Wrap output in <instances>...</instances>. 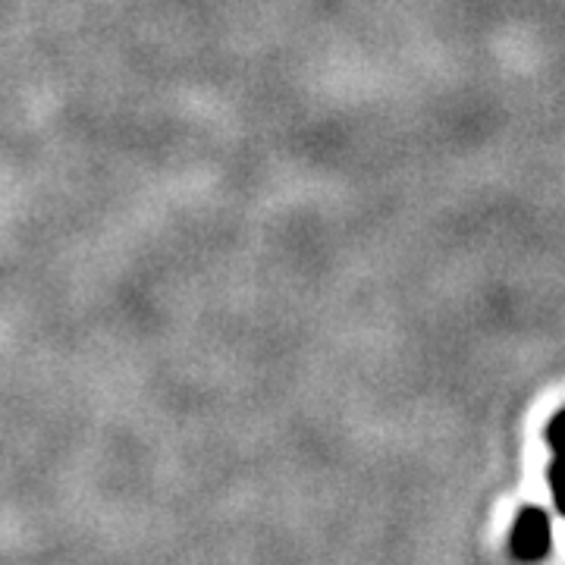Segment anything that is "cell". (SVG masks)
I'll return each instance as SVG.
<instances>
[{
    "mask_svg": "<svg viewBox=\"0 0 565 565\" xmlns=\"http://www.w3.org/2000/svg\"><path fill=\"white\" fill-rule=\"evenodd\" d=\"M512 550L522 559H537L546 550V519L544 512L527 509L525 515L519 519V525L512 527Z\"/></svg>",
    "mask_w": 565,
    "mask_h": 565,
    "instance_id": "obj_1",
    "label": "cell"
}]
</instances>
